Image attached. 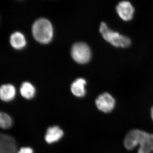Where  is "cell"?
<instances>
[{
    "label": "cell",
    "instance_id": "obj_1",
    "mask_svg": "<svg viewBox=\"0 0 153 153\" xmlns=\"http://www.w3.org/2000/svg\"><path fill=\"white\" fill-rule=\"evenodd\" d=\"M124 145L129 150L139 145L138 153H151L153 152V134L139 129L132 130L126 136Z\"/></svg>",
    "mask_w": 153,
    "mask_h": 153
},
{
    "label": "cell",
    "instance_id": "obj_2",
    "mask_svg": "<svg viewBox=\"0 0 153 153\" xmlns=\"http://www.w3.org/2000/svg\"><path fill=\"white\" fill-rule=\"evenodd\" d=\"M32 32L35 39L41 44H48L53 38L52 24L49 20L45 19H38L34 23Z\"/></svg>",
    "mask_w": 153,
    "mask_h": 153
},
{
    "label": "cell",
    "instance_id": "obj_3",
    "mask_svg": "<svg viewBox=\"0 0 153 153\" xmlns=\"http://www.w3.org/2000/svg\"><path fill=\"white\" fill-rule=\"evenodd\" d=\"M99 30L105 40L115 47L126 48L131 44L129 38L111 30L104 22L100 24Z\"/></svg>",
    "mask_w": 153,
    "mask_h": 153
},
{
    "label": "cell",
    "instance_id": "obj_4",
    "mask_svg": "<svg viewBox=\"0 0 153 153\" xmlns=\"http://www.w3.org/2000/svg\"><path fill=\"white\" fill-rule=\"evenodd\" d=\"M71 55L74 61L79 64L88 63L91 58V53L88 45L82 42L74 44L71 48Z\"/></svg>",
    "mask_w": 153,
    "mask_h": 153
},
{
    "label": "cell",
    "instance_id": "obj_5",
    "mask_svg": "<svg viewBox=\"0 0 153 153\" xmlns=\"http://www.w3.org/2000/svg\"><path fill=\"white\" fill-rule=\"evenodd\" d=\"M116 11L122 20L128 22L133 18L135 9L130 2L123 1L117 4L116 7Z\"/></svg>",
    "mask_w": 153,
    "mask_h": 153
},
{
    "label": "cell",
    "instance_id": "obj_6",
    "mask_svg": "<svg viewBox=\"0 0 153 153\" xmlns=\"http://www.w3.org/2000/svg\"><path fill=\"white\" fill-rule=\"evenodd\" d=\"M97 108L104 113L111 112L115 105L114 98L108 93H104L99 96L95 100Z\"/></svg>",
    "mask_w": 153,
    "mask_h": 153
},
{
    "label": "cell",
    "instance_id": "obj_7",
    "mask_svg": "<svg viewBox=\"0 0 153 153\" xmlns=\"http://www.w3.org/2000/svg\"><path fill=\"white\" fill-rule=\"evenodd\" d=\"M16 143L9 135L1 134L0 136V153H18Z\"/></svg>",
    "mask_w": 153,
    "mask_h": 153
},
{
    "label": "cell",
    "instance_id": "obj_8",
    "mask_svg": "<svg viewBox=\"0 0 153 153\" xmlns=\"http://www.w3.org/2000/svg\"><path fill=\"white\" fill-rule=\"evenodd\" d=\"M63 135V132L62 130L58 126H54L48 128L45 139L47 143L51 144L58 141Z\"/></svg>",
    "mask_w": 153,
    "mask_h": 153
},
{
    "label": "cell",
    "instance_id": "obj_9",
    "mask_svg": "<svg viewBox=\"0 0 153 153\" xmlns=\"http://www.w3.org/2000/svg\"><path fill=\"white\" fill-rule=\"evenodd\" d=\"M16 94V88L11 84L3 85L0 89V97L4 101H11L13 99Z\"/></svg>",
    "mask_w": 153,
    "mask_h": 153
},
{
    "label": "cell",
    "instance_id": "obj_10",
    "mask_svg": "<svg viewBox=\"0 0 153 153\" xmlns=\"http://www.w3.org/2000/svg\"><path fill=\"white\" fill-rule=\"evenodd\" d=\"M86 81L83 78H79L71 84V90L72 94L77 97H82L85 94V85Z\"/></svg>",
    "mask_w": 153,
    "mask_h": 153
},
{
    "label": "cell",
    "instance_id": "obj_11",
    "mask_svg": "<svg viewBox=\"0 0 153 153\" xmlns=\"http://www.w3.org/2000/svg\"><path fill=\"white\" fill-rule=\"evenodd\" d=\"M10 42L12 47L17 49L24 48L27 43L25 36L19 32H16L11 35Z\"/></svg>",
    "mask_w": 153,
    "mask_h": 153
},
{
    "label": "cell",
    "instance_id": "obj_12",
    "mask_svg": "<svg viewBox=\"0 0 153 153\" xmlns=\"http://www.w3.org/2000/svg\"><path fill=\"white\" fill-rule=\"evenodd\" d=\"M20 92L24 98L30 99L34 97L36 93L35 87L29 82H25L20 88Z\"/></svg>",
    "mask_w": 153,
    "mask_h": 153
},
{
    "label": "cell",
    "instance_id": "obj_13",
    "mask_svg": "<svg viewBox=\"0 0 153 153\" xmlns=\"http://www.w3.org/2000/svg\"><path fill=\"white\" fill-rule=\"evenodd\" d=\"M13 121L10 117L4 112L0 113V126L3 129L10 128L12 125Z\"/></svg>",
    "mask_w": 153,
    "mask_h": 153
},
{
    "label": "cell",
    "instance_id": "obj_14",
    "mask_svg": "<svg viewBox=\"0 0 153 153\" xmlns=\"http://www.w3.org/2000/svg\"><path fill=\"white\" fill-rule=\"evenodd\" d=\"M33 149L30 147H23L21 148L18 153H33Z\"/></svg>",
    "mask_w": 153,
    "mask_h": 153
},
{
    "label": "cell",
    "instance_id": "obj_15",
    "mask_svg": "<svg viewBox=\"0 0 153 153\" xmlns=\"http://www.w3.org/2000/svg\"><path fill=\"white\" fill-rule=\"evenodd\" d=\"M151 117H152V119L153 120V106L151 109Z\"/></svg>",
    "mask_w": 153,
    "mask_h": 153
}]
</instances>
